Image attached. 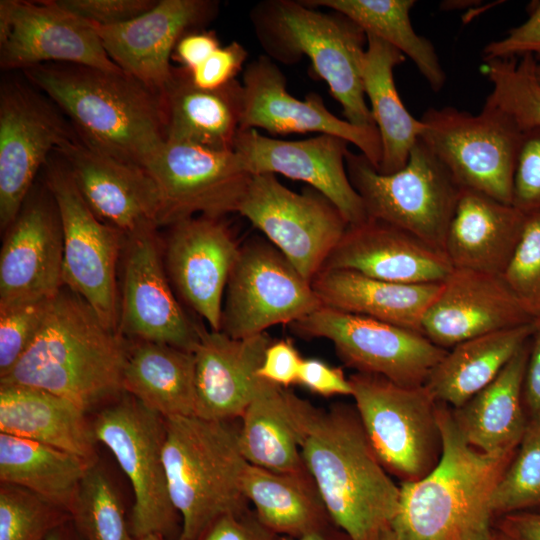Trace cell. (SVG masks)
Instances as JSON below:
<instances>
[{"label":"cell","mask_w":540,"mask_h":540,"mask_svg":"<svg viewBox=\"0 0 540 540\" xmlns=\"http://www.w3.org/2000/svg\"><path fill=\"white\" fill-rule=\"evenodd\" d=\"M348 144L328 134L287 141L267 137L256 129H240L234 152L251 175L281 174L305 182L328 198L349 225H356L368 216L347 173Z\"/></svg>","instance_id":"20"},{"label":"cell","mask_w":540,"mask_h":540,"mask_svg":"<svg viewBox=\"0 0 540 540\" xmlns=\"http://www.w3.org/2000/svg\"><path fill=\"white\" fill-rule=\"evenodd\" d=\"M305 339L329 340L357 373L382 376L406 387L423 386L447 350L422 333L323 306L290 324Z\"/></svg>","instance_id":"13"},{"label":"cell","mask_w":540,"mask_h":540,"mask_svg":"<svg viewBox=\"0 0 540 540\" xmlns=\"http://www.w3.org/2000/svg\"><path fill=\"white\" fill-rule=\"evenodd\" d=\"M323 307L311 282L269 241L240 246L231 270L220 331L233 338L292 324Z\"/></svg>","instance_id":"14"},{"label":"cell","mask_w":540,"mask_h":540,"mask_svg":"<svg viewBox=\"0 0 540 540\" xmlns=\"http://www.w3.org/2000/svg\"><path fill=\"white\" fill-rule=\"evenodd\" d=\"M128 346L83 298L63 286L51 299L38 335L0 376V384L43 389L88 411L124 393Z\"/></svg>","instance_id":"2"},{"label":"cell","mask_w":540,"mask_h":540,"mask_svg":"<svg viewBox=\"0 0 540 540\" xmlns=\"http://www.w3.org/2000/svg\"><path fill=\"white\" fill-rule=\"evenodd\" d=\"M248 53L237 41L217 48L201 65L189 71L191 81L202 89H218L235 80Z\"/></svg>","instance_id":"49"},{"label":"cell","mask_w":540,"mask_h":540,"mask_svg":"<svg viewBox=\"0 0 540 540\" xmlns=\"http://www.w3.org/2000/svg\"><path fill=\"white\" fill-rule=\"evenodd\" d=\"M537 60L518 58L484 60L481 71L491 84L486 102L510 115L522 130L540 126V82Z\"/></svg>","instance_id":"41"},{"label":"cell","mask_w":540,"mask_h":540,"mask_svg":"<svg viewBox=\"0 0 540 540\" xmlns=\"http://www.w3.org/2000/svg\"><path fill=\"white\" fill-rule=\"evenodd\" d=\"M81 406L49 391L0 384V432L98 462L92 423Z\"/></svg>","instance_id":"31"},{"label":"cell","mask_w":540,"mask_h":540,"mask_svg":"<svg viewBox=\"0 0 540 540\" xmlns=\"http://www.w3.org/2000/svg\"><path fill=\"white\" fill-rule=\"evenodd\" d=\"M486 540H511L503 532L497 529V531L492 532V534Z\"/></svg>","instance_id":"59"},{"label":"cell","mask_w":540,"mask_h":540,"mask_svg":"<svg viewBox=\"0 0 540 540\" xmlns=\"http://www.w3.org/2000/svg\"><path fill=\"white\" fill-rule=\"evenodd\" d=\"M349 381L354 407L385 470L401 482L431 472L441 458L443 440L438 402L428 389L357 372Z\"/></svg>","instance_id":"8"},{"label":"cell","mask_w":540,"mask_h":540,"mask_svg":"<svg viewBox=\"0 0 540 540\" xmlns=\"http://www.w3.org/2000/svg\"><path fill=\"white\" fill-rule=\"evenodd\" d=\"M23 73L95 151L143 168L166 140L160 93L122 70L47 63Z\"/></svg>","instance_id":"3"},{"label":"cell","mask_w":540,"mask_h":540,"mask_svg":"<svg viewBox=\"0 0 540 540\" xmlns=\"http://www.w3.org/2000/svg\"><path fill=\"white\" fill-rule=\"evenodd\" d=\"M303 358L290 339L273 340L264 352L257 375L283 388L297 384Z\"/></svg>","instance_id":"51"},{"label":"cell","mask_w":540,"mask_h":540,"mask_svg":"<svg viewBox=\"0 0 540 540\" xmlns=\"http://www.w3.org/2000/svg\"><path fill=\"white\" fill-rule=\"evenodd\" d=\"M221 218L198 215L169 226L163 251L172 286L214 331L221 328L223 296L240 250Z\"/></svg>","instance_id":"22"},{"label":"cell","mask_w":540,"mask_h":540,"mask_svg":"<svg viewBox=\"0 0 540 540\" xmlns=\"http://www.w3.org/2000/svg\"><path fill=\"white\" fill-rule=\"evenodd\" d=\"M376 540H415L409 536H406L396 529H394L392 526L387 527L384 529Z\"/></svg>","instance_id":"58"},{"label":"cell","mask_w":540,"mask_h":540,"mask_svg":"<svg viewBox=\"0 0 540 540\" xmlns=\"http://www.w3.org/2000/svg\"><path fill=\"white\" fill-rule=\"evenodd\" d=\"M160 95L165 141L234 151L244 106L242 83L235 79L218 89H202L192 83L186 68L173 67Z\"/></svg>","instance_id":"29"},{"label":"cell","mask_w":540,"mask_h":540,"mask_svg":"<svg viewBox=\"0 0 540 540\" xmlns=\"http://www.w3.org/2000/svg\"><path fill=\"white\" fill-rule=\"evenodd\" d=\"M52 298L0 309V376L6 374L32 344Z\"/></svg>","instance_id":"45"},{"label":"cell","mask_w":540,"mask_h":540,"mask_svg":"<svg viewBox=\"0 0 540 540\" xmlns=\"http://www.w3.org/2000/svg\"><path fill=\"white\" fill-rule=\"evenodd\" d=\"M71 520L68 511L12 484L0 485V540H46Z\"/></svg>","instance_id":"43"},{"label":"cell","mask_w":540,"mask_h":540,"mask_svg":"<svg viewBox=\"0 0 540 540\" xmlns=\"http://www.w3.org/2000/svg\"><path fill=\"white\" fill-rule=\"evenodd\" d=\"M336 526L321 532L311 533L299 538H286V540H349L342 531L338 533Z\"/></svg>","instance_id":"57"},{"label":"cell","mask_w":540,"mask_h":540,"mask_svg":"<svg viewBox=\"0 0 540 540\" xmlns=\"http://www.w3.org/2000/svg\"><path fill=\"white\" fill-rule=\"evenodd\" d=\"M323 306L422 333L423 317L441 283L405 284L351 270H322L311 282Z\"/></svg>","instance_id":"32"},{"label":"cell","mask_w":540,"mask_h":540,"mask_svg":"<svg viewBox=\"0 0 540 540\" xmlns=\"http://www.w3.org/2000/svg\"><path fill=\"white\" fill-rule=\"evenodd\" d=\"M297 384L323 397L352 395L351 383L343 370L316 358L303 359Z\"/></svg>","instance_id":"52"},{"label":"cell","mask_w":540,"mask_h":540,"mask_svg":"<svg viewBox=\"0 0 540 540\" xmlns=\"http://www.w3.org/2000/svg\"><path fill=\"white\" fill-rule=\"evenodd\" d=\"M221 45L213 31L195 30L185 34L175 46L172 59L189 71L201 65Z\"/></svg>","instance_id":"53"},{"label":"cell","mask_w":540,"mask_h":540,"mask_svg":"<svg viewBox=\"0 0 540 540\" xmlns=\"http://www.w3.org/2000/svg\"><path fill=\"white\" fill-rule=\"evenodd\" d=\"M243 488L258 519L285 538L335 527L307 469L276 472L248 464Z\"/></svg>","instance_id":"36"},{"label":"cell","mask_w":540,"mask_h":540,"mask_svg":"<svg viewBox=\"0 0 540 540\" xmlns=\"http://www.w3.org/2000/svg\"><path fill=\"white\" fill-rule=\"evenodd\" d=\"M286 396L304 466L333 523L349 540H376L396 517L400 486L376 456L355 407L319 408L289 388Z\"/></svg>","instance_id":"1"},{"label":"cell","mask_w":540,"mask_h":540,"mask_svg":"<svg viewBox=\"0 0 540 540\" xmlns=\"http://www.w3.org/2000/svg\"><path fill=\"white\" fill-rule=\"evenodd\" d=\"M44 168V182L61 219L64 286L83 298L107 327L118 332L117 263L125 235L92 212L56 153Z\"/></svg>","instance_id":"11"},{"label":"cell","mask_w":540,"mask_h":540,"mask_svg":"<svg viewBox=\"0 0 540 540\" xmlns=\"http://www.w3.org/2000/svg\"><path fill=\"white\" fill-rule=\"evenodd\" d=\"M526 213L486 194L462 188L444 252L453 268L502 276L522 235Z\"/></svg>","instance_id":"28"},{"label":"cell","mask_w":540,"mask_h":540,"mask_svg":"<svg viewBox=\"0 0 540 540\" xmlns=\"http://www.w3.org/2000/svg\"><path fill=\"white\" fill-rule=\"evenodd\" d=\"M367 36L362 79L365 97L379 132L382 158L378 171L391 174L402 169L423 131L420 119L404 106L394 81V68L406 60L395 47Z\"/></svg>","instance_id":"34"},{"label":"cell","mask_w":540,"mask_h":540,"mask_svg":"<svg viewBox=\"0 0 540 540\" xmlns=\"http://www.w3.org/2000/svg\"><path fill=\"white\" fill-rule=\"evenodd\" d=\"M500 275L453 268L422 320V334L450 349L481 335L534 323Z\"/></svg>","instance_id":"25"},{"label":"cell","mask_w":540,"mask_h":540,"mask_svg":"<svg viewBox=\"0 0 540 540\" xmlns=\"http://www.w3.org/2000/svg\"><path fill=\"white\" fill-rule=\"evenodd\" d=\"M0 251V309L49 299L64 286L63 233L57 204L44 187L31 189L4 231Z\"/></svg>","instance_id":"19"},{"label":"cell","mask_w":540,"mask_h":540,"mask_svg":"<svg viewBox=\"0 0 540 540\" xmlns=\"http://www.w3.org/2000/svg\"><path fill=\"white\" fill-rule=\"evenodd\" d=\"M335 269L388 282L429 284L442 283L453 266L444 251L403 229L367 218L348 226L322 268Z\"/></svg>","instance_id":"26"},{"label":"cell","mask_w":540,"mask_h":540,"mask_svg":"<svg viewBox=\"0 0 540 540\" xmlns=\"http://www.w3.org/2000/svg\"><path fill=\"white\" fill-rule=\"evenodd\" d=\"M251 20L269 56L283 63L308 57L346 120L359 127L375 126L362 79L367 36L357 24L338 12L323 13L291 0L261 2Z\"/></svg>","instance_id":"6"},{"label":"cell","mask_w":540,"mask_h":540,"mask_svg":"<svg viewBox=\"0 0 540 540\" xmlns=\"http://www.w3.org/2000/svg\"><path fill=\"white\" fill-rule=\"evenodd\" d=\"M346 169L368 218L403 229L444 251L462 188L421 138L397 172L380 173L364 154L350 150Z\"/></svg>","instance_id":"7"},{"label":"cell","mask_w":540,"mask_h":540,"mask_svg":"<svg viewBox=\"0 0 540 540\" xmlns=\"http://www.w3.org/2000/svg\"><path fill=\"white\" fill-rule=\"evenodd\" d=\"M163 449L171 501L181 518L178 540H195L217 517L249 508L243 480L248 462L239 426L197 416L165 418Z\"/></svg>","instance_id":"5"},{"label":"cell","mask_w":540,"mask_h":540,"mask_svg":"<svg viewBox=\"0 0 540 540\" xmlns=\"http://www.w3.org/2000/svg\"><path fill=\"white\" fill-rule=\"evenodd\" d=\"M242 85L244 106L240 129L336 136L355 145L378 170L382 145L376 126L359 127L338 118L316 93L307 95L304 100L291 96L285 75L268 56L261 55L246 65Z\"/></svg>","instance_id":"21"},{"label":"cell","mask_w":540,"mask_h":540,"mask_svg":"<svg viewBox=\"0 0 540 540\" xmlns=\"http://www.w3.org/2000/svg\"><path fill=\"white\" fill-rule=\"evenodd\" d=\"M536 76L540 82V62H537V65H536Z\"/></svg>","instance_id":"61"},{"label":"cell","mask_w":540,"mask_h":540,"mask_svg":"<svg viewBox=\"0 0 540 540\" xmlns=\"http://www.w3.org/2000/svg\"><path fill=\"white\" fill-rule=\"evenodd\" d=\"M438 417L441 458L420 480L401 482L391 526L415 540H486L493 532L492 494L515 453L495 456L470 446L447 405L438 403Z\"/></svg>","instance_id":"4"},{"label":"cell","mask_w":540,"mask_h":540,"mask_svg":"<svg viewBox=\"0 0 540 540\" xmlns=\"http://www.w3.org/2000/svg\"><path fill=\"white\" fill-rule=\"evenodd\" d=\"M530 339L492 382L459 408H451L462 437L483 453L513 454L526 432L529 420L523 401V384Z\"/></svg>","instance_id":"30"},{"label":"cell","mask_w":540,"mask_h":540,"mask_svg":"<svg viewBox=\"0 0 540 540\" xmlns=\"http://www.w3.org/2000/svg\"><path fill=\"white\" fill-rule=\"evenodd\" d=\"M123 390L164 418L194 416V353L161 343L129 342Z\"/></svg>","instance_id":"35"},{"label":"cell","mask_w":540,"mask_h":540,"mask_svg":"<svg viewBox=\"0 0 540 540\" xmlns=\"http://www.w3.org/2000/svg\"><path fill=\"white\" fill-rule=\"evenodd\" d=\"M502 277L529 316L540 322V211L526 213L521 238Z\"/></svg>","instance_id":"44"},{"label":"cell","mask_w":540,"mask_h":540,"mask_svg":"<svg viewBox=\"0 0 540 540\" xmlns=\"http://www.w3.org/2000/svg\"><path fill=\"white\" fill-rule=\"evenodd\" d=\"M498 530L511 540H540V513L522 511L504 515Z\"/></svg>","instance_id":"55"},{"label":"cell","mask_w":540,"mask_h":540,"mask_svg":"<svg viewBox=\"0 0 540 540\" xmlns=\"http://www.w3.org/2000/svg\"><path fill=\"white\" fill-rule=\"evenodd\" d=\"M237 212L309 282L322 270L349 226L319 191L309 187L302 193L294 192L274 174L251 176Z\"/></svg>","instance_id":"12"},{"label":"cell","mask_w":540,"mask_h":540,"mask_svg":"<svg viewBox=\"0 0 540 540\" xmlns=\"http://www.w3.org/2000/svg\"><path fill=\"white\" fill-rule=\"evenodd\" d=\"M535 328L536 322L453 346L432 369L424 386L436 402L459 408L497 377Z\"/></svg>","instance_id":"33"},{"label":"cell","mask_w":540,"mask_h":540,"mask_svg":"<svg viewBox=\"0 0 540 540\" xmlns=\"http://www.w3.org/2000/svg\"><path fill=\"white\" fill-rule=\"evenodd\" d=\"M47 63L121 71L106 53L94 25L56 0H1V69L24 71Z\"/></svg>","instance_id":"17"},{"label":"cell","mask_w":540,"mask_h":540,"mask_svg":"<svg viewBox=\"0 0 540 540\" xmlns=\"http://www.w3.org/2000/svg\"><path fill=\"white\" fill-rule=\"evenodd\" d=\"M64 9L96 26H114L149 11L155 0H56Z\"/></svg>","instance_id":"47"},{"label":"cell","mask_w":540,"mask_h":540,"mask_svg":"<svg viewBox=\"0 0 540 540\" xmlns=\"http://www.w3.org/2000/svg\"><path fill=\"white\" fill-rule=\"evenodd\" d=\"M311 7H326L338 12L366 35L374 36L398 49L408 57L433 92L441 91L446 73L433 44L417 34L412 26L410 11L414 0H307Z\"/></svg>","instance_id":"38"},{"label":"cell","mask_w":540,"mask_h":540,"mask_svg":"<svg viewBox=\"0 0 540 540\" xmlns=\"http://www.w3.org/2000/svg\"><path fill=\"white\" fill-rule=\"evenodd\" d=\"M512 205L540 211V126L523 130L513 179Z\"/></svg>","instance_id":"46"},{"label":"cell","mask_w":540,"mask_h":540,"mask_svg":"<svg viewBox=\"0 0 540 540\" xmlns=\"http://www.w3.org/2000/svg\"><path fill=\"white\" fill-rule=\"evenodd\" d=\"M70 515L84 540H135L117 489L98 462L83 477Z\"/></svg>","instance_id":"40"},{"label":"cell","mask_w":540,"mask_h":540,"mask_svg":"<svg viewBox=\"0 0 540 540\" xmlns=\"http://www.w3.org/2000/svg\"><path fill=\"white\" fill-rule=\"evenodd\" d=\"M159 195L158 226L237 212L251 174L234 151L165 141L143 167Z\"/></svg>","instance_id":"16"},{"label":"cell","mask_w":540,"mask_h":540,"mask_svg":"<svg viewBox=\"0 0 540 540\" xmlns=\"http://www.w3.org/2000/svg\"><path fill=\"white\" fill-rule=\"evenodd\" d=\"M156 231L125 236L118 332L130 341L194 352L202 327L189 318L172 290Z\"/></svg>","instance_id":"18"},{"label":"cell","mask_w":540,"mask_h":540,"mask_svg":"<svg viewBox=\"0 0 540 540\" xmlns=\"http://www.w3.org/2000/svg\"><path fill=\"white\" fill-rule=\"evenodd\" d=\"M540 505V423L526 432L491 499L494 515H508Z\"/></svg>","instance_id":"42"},{"label":"cell","mask_w":540,"mask_h":540,"mask_svg":"<svg viewBox=\"0 0 540 540\" xmlns=\"http://www.w3.org/2000/svg\"><path fill=\"white\" fill-rule=\"evenodd\" d=\"M135 540H165V538L159 534H149Z\"/></svg>","instance_id":"60"},{"label":"cell","mask_w":540,"mask_h":540,"mask_svg":"<svg viewBox=\"0 0 540 540\" xmlns=\"http://www.w3.org/2000/svg\"><path fill=\"white\" fill-rule=\"evenodd\" d=\"M523 401L529 421L540 423V322L530 339L523 384Z\"/></svg>","instance_id":"54"},{"label":"cell","mask_w":540,"mask_h":540,"mask_svg":"<svg viewBox=\"0 0 540 540\" xmlns=\"http://www.w3.org/2000/svg\"><path fill=\"white\" fill-rule=\"evenodd\" d=\"M46 540H84L77 531L72 519L56 528Z\"/></svg>","instance_id":"56"},{"label":"cell","mask_w":540,"mask_h":540,"mask_svg":"<svg viewBox=\"0 0 540 540\" xmlns=\"http://www.w3.org/2000/svg\"><path fill=\"white\" fill-rule=\"evenodd\" d=\"M49 99V98H48ZM31 86L5 80L0 87V228L17 217L39 171L78 137L60 110Z\"/></svg>","instance_id":"15"},{"label":"cell","mask_w":540,"mask_h":540,"mask_svg":"<svg viewBox=\"0 0 540 540\" xmlns=\"http://www.w3.org/2000/svg\"><path fill=\"white\" fill-rule=\"evenodd\" d=\"M92 429L96 442L111 451L131 483L133 537L176 533L180 516L170 498L163 458L165 418L127 394L103 408Z\"/></svg>","instance_id":"10"},{"label":"cell","mask_w":540,"mask_h":540,"mask_svg":"<svg viewBox=\"0 0 540 540\" xmlns=\"http://www.w3.org/2000/svg\"><path fill=\"white\" fill-rule=\"evenodd\" d=\"M420 120V138L461 188L512 204L523 130L510 115L485 101L477 114L450 106L430 107Z\"/></svg>","instance_id":"9"},{"label":"cell","mask_w":540,"mask_h":540,"mask_svg":"<svg viewBox=\"0 0 540 540\" xmlns=\"http://www.w3.org/2000/svg\"><path fill=\"white\" fill-rule=\"evenodd\" d=\"M56 154L92 212L125 236L158 229L159 195L146 170L85 145L79 137Z\"/></svg>","instance_id":"24"},{"label":"cell","mask_w":540,"mask_h":540,"mask_svg":"<svg viewBox=\"0 0 540 540\" xmlns=\"http://www.w3.org/2000/svg\"><path fill=\"white\" fill-rule=\"evenodd\" d=\"M91 463L33 440L0 432V481L23 487L68 511Z\"/></svg>","instance_id":"37"},{"label":"cell","mask_w":540,"mask_h":540,"mask_svg":"<svg viewBox=\"0 0 540 540\" xmlns=\"http://www.w3.org/2000/svg\"><path fill=\"white\" fill-rule=\"evenodd\" d=\"M218 6L211 0H160L128 22L94 27L110 59L160 93L171 77L170 60L178 41L212 21Z\"/></svg>","instance_id":"23"},{"label":"cell","mask_w":540,"mask_h":540,"mask_svg":"<svg viewBox=\"0 0 540 540\" xmlns=\"http://www.w3.org/2000/svg\"><path fill=\"white\" fill-rule=\"evenodd\" d=\"M530 54L540 62V1L529 8L527 19L511 28L503 38L489 42L484 60L518 58Z\"/></svg>","instance_id":"48"},{"label":"cell","mask_w":540,"mask_h":540,"mask_svg":"<svg viewBox=\"0 0 540 540\" xmlns=\"http://www.w3.org/2000/svg\"><path fill=\"white\" fill-rule=\"evenodd\" d=\"M287 388L264 381L246 407L239 425V446L245 460L276 472L305 470L289 414Z\"/></svg>","instance_id":"39"},{"label":"cell","mask_w":540,"mask_h":540,"mask_svg":"<svg viewBox=\"0 0 540 540\" xmlns=\"http://www.w3.org/2000/svg\"><path fill=\"white\" fill-rule=\"evenodd\" d=\"M273 341L267 332L233 338L201 328L195 357V415L214 421L241 418L264 380L257 371Z\"/></svg>","instance_id":"27"},{"label":"cell","mask_w":540,"mask_h":540,"mask_svg":"<svg viewBox=\"0 0 540 540\" xmlns=\"http://www.w3.org/2000/svg\"><path fill=\"white\" fill-rule=\"evenodd\" d=\"M195 540H286L266 527L249 508L221 515L211 521Z\"/></svg>","instance_id":"50"}]
</instances>
